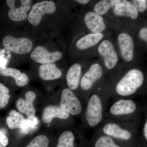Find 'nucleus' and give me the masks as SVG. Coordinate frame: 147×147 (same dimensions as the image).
<instances>
[{"instance_id":"473e14b6","label":"nucleus","mask_w":147,"mask_h":147,"mask_svg":"<svg viewBox=\"0 0 147 147\" xmlns=\"http://www.w3.org/2000/svg\"><path fill=\"white\" fill-rule=\"evenodd\" d=\"M0 147H2L1 145V144H0Z\"/></svg>"},{"instance_id":"cd10ccee","label":"nucleus","mask_w":147,"mask_h":147,"mask_svg":"<svg viewBox=\"0 0 147 147\" xmlns=\"http://www.w3.org/2000/svg\"><path fill=\"white\" fill-rule=\"evenodd\" d=\"M130 2L134 5L139 14L144 13L147 9L146 0H133L130 1Z\"/></svg>"},{"instance_id":"c756f323","label":"nucleus","mask_w":147,"mask_h":147,"mask_svg":"<svg viewBox=\"0 0 147 147\" xmlns=\"http://www.w3.org/2000/svg\"><path fill=\"white\" fill-rule=\"evenodd\" d=\"M8 139L0 130V144L3 147H6L8 145Z\"/></svg>"},{"instance_id":"20e7f679","label":"nucleus","mask_w":147,"mask_h":147,"mask_svg":"<svg viewBox=\"0 0 147 147\" xmlns=\"http://www.w3.org/2000/svg\"><path fill=\"white\" fill-rule=\"evenodd\" d=\"M118 50L114 41L106 36L96 47V53L105 72H113L119 65L120 57Z\"/></svg>"},{"instance_id":"a878e982","label":"nucleus","mask_w":147,"mask_h":147,"mask_svg":"<svg viewBox=\"0 0 147 147\" xmlns=\"http://www.w3.org/2000/svg\"><path fill=\"white\" fill-rule=\"evenodd\" d=\"M9 93V90L0 83V109L4 108L8 104L10 97Z\"/></svg>"},{"instance_id":"4468645a","label":"nucleus","mask_w":147,"mask_h":147,"mask_svg":"<svg viewBox=\"0 0 147 147\" xmlns=\"http://www.w3.org/2000/svg\"><path fill=\"white\" fill-rule=\"evenodd\" d=\"M6 3L9 8L8 17L11 21H21L28 18V12L32 7L31 0H21L19 6H17L15 0H7Z\"/></svg>"},{"instance_id":"bb28decb","label":"nucleus","mask_w":147,"mask_h":147,"mask_svg":"<svg viewBox=\"0 0 147 147\" xmlns=\"http://www.w3.org/2000/svg\"><path fill=\"white\" fill-rule=\"evenodd\" d=\"M38 123V119L35 117L31 119H26L20 128L21 131L24 134H28L37 126Z\"/></svg>"},{"instance_id":"f8f14e48","label":"nucleus","mask_w":147,"mask_h":147,"mask_svg":"<svg viewBox=\"0 0 147 147\" xmlns=\"http://www.w3.org/2000/svg\"><path fill=\"white\" fill-rule=\"evenodd\" d=\"M57 7L52 1H45L35 4L31 8L28 16L29 23L34 26L39 25L42 16L46 14H51L55 12Z\"/></svg>"},{"instance_id":"6e6552de","label":"nucleus","mask_w":147,"mask_h":147,"mask_svg":"<svg viewBox=\"0 0 147 147\" xmlns=\"http://www.w3.org/2000/svg\"><path fill=\"white\" fill-rule=\"evenodd\" d=\"M59 107L64 112L71 115H79L84 112V107L81 100L73 91L68 88L62 91Z\"/></svg>"},{"instance_id":"c85d7f7f","label":"nucleus","mask_w":147,"mask_h":147,"mask_svg":"<svg viewBox=\"0 0 147 147\" xmlns=\"http://www.w3.org/2000/svg\"><path fill=\"white\" fill-rule=\"evenodd\" d=\"M137 36L139 41H141L143 44L147 45V27L146 25L142 26L138 29Z\"/></svg>"},{"instance_id":"6ab92c4d","label":"nucleus","mask_w":147,"mask_h":147,"mask_svg":"<svg viewBox=\"0 0 147 147\" xmlns=\"http://www.w3.org/2000/svg\"><path fill=\"white\" fill-rule=\"evenodd\" d=\"M70 115L63 111L59 106L49 105L44 108L42 114V119L44 123H50L53 119H67Z\"/></svg>"},{"instance_id":"423d86ee","label":"nucleus","mask_w":147,"mask_h":147,"mask_svg":"<svg viewBox=\"0 0 147 147\" xmlns=\"http://www.w3.org/2000/svg\"><path fill=\"white\" fill-rule=\"evenodd\" d=\"M132 126L110 121L102 125L101 132L118 142H129L134 139L137 133L135 129Z\"/></svg>"},{"instance_id":"39448f33","label":"nucleus","mask_w":147,"mask_h":147,"mask_svg":"<svg viewBox=\"0 0 147 147\" xmlns=\"http://www.w3.org/2000/svg\"><path fill=\"white\" fill-rule=\"evenodd\" d=\"M105 71L100 61H95L90 64L84 71L80 81V88L83 94H90L96 84L103 79Z\"/></svg>"},{"instance_id":"2f4dec72","label":"nucleus","mask_w":147,"mask_h":147,"mask_svg":"<svg viewBox=\"0 0 147 147\" xmlns=\"http://www.w3.org/2000/svg\"><path fill=\"white\" fill-rule=\"evenodd\" d=\"M75 1L82 5H85L89 3L90 1V0H76Z\"/></svg>"},{"instance_id":"412c9836","label":"nucleus","mask_w":147,"mask_h":147,"mask_svg":"<svg viewBox=\"0 0 147 147\" xmlns=\"http://www.w3.org/2000/svg\"><path fill=\"white\" fill-rule=\"evenodd\" d=\"M116 2V0H100L95 4L92 11L103 17L112 10Z\"/></svg>"},{"instance_id":"5701e85b","label":"nucleus","mask_w":147,"mask_h":147,"mask_svg":"<svg viewBox=\"0 0 147 147\" xmlns=\"http://www.w3.org/2000/svg\"><path fill=\"white\" fill-rule=\"evenodd\" d=\"M24 116L15 110L9 112V115L7 118L6 122L11 129L21 128L22 124L25 120Z\"/></svg>"},{"instance_id":"dca6fc26","label":"nucleus","mask_w":147,"mask_h":147,"mask_svg":"<svg viewBox=\"0 0 147 147\" xmlns=\"http://www.w3.org/2000/svg\"><path fill=\"white\" fill-rule=\"evenodd\" d=\"M84 63H76L69 68L66 76L67 84L68 88L72 91L76 90L79 88L82 75L86 70Z\"/></svg>"},{"instance_id":"7ed1b4c3","label":"nucleus","mask_w":147,"mask_h":147,"mask_svg":"<svg viewBox=\"0 0 147 147\" xmlns=\"http://www.w3.org/2000/svg\"><path fill=\"white\" fill-rule=\"evenodd\" d=\"M134 34L126 29L121 30L117 37V45L120 57L124 62L129 65L136 62L138 49Z\"/></svg>"},{"instance_id":"7c9ffc66","label":"nucleus","mask_w":147,"mask_h":147,"mask_svg":"<svg viewBox=\"0 0 147 147\" xmlns=\"http://www.w3.org/2000/svg\"><path fill=\"white\" fill-rule=\"evenodd\" d=\"M143 137L145 141H147V120L146 119L145 121L144 127L143 128Z\"/></svg>"},{"instance_id":"0eeeda50","label":"nucleus","mask_w":147,"mask_h":147,"mask_svg":"<svg viewBox=\"0 0 147 147\" xmlns=\"http://www.w3.org/2000/svg\"><path fill=\"white\" fill-rule=\"evenodd\" d=\"M138 110V105L134 100L121 98L111 105L108 113L113 118L128 119L136 115Z\"/></svg>"},{"instance_id":"b1692460","label":"nucleus","mask_w":147,"mask_h":147,"mask_svg":"<svg viewBox=\"0 0 147 147\" xmlns=\"http://www.w3.org/2000/svg\"><path fill=\"white\" fill-rule=\"evenodd\" d=\"M76 137L73 131L67 130L61 134L57 147H75Z\"/></svg>"},{"instance_id":"9b49d317","label":"nucleus","mask_w":147,"mask_h":147,"mask_svg":"<svg viewBox=\"0 0 147 147\" xmlns=\"http://www.w3.org/2000/svg\"><path fill=\"white\" fill-rule=\"evenodd\" d=\"M4 47L6 50L18 55H24L31 52L33 44L30 39L25 37H14L7 35L3 40Z\"/></svg>"},{"instance_id":"a211bd4d","label":"nucleus","mask_w":147,"mask_h":147,"mask_svg":"<svg viewBox=\"0 0 147 147\" xmlns=\"http://www.w3.org/2000/svg\"><path fill=\"white\" fill-rule=\"evenodd\" d=\"M38 75L42 80L51 81L60 78L62 76V72L55 63L47 64L41 65L39 67Z\"/></svg>"},{"instance_id":"1a4fd4ad","label":"nucleus","mask_w":147,"mask_h":147,"mask_svg":"<svg viewBox=\"0 0 147 147\" xmlns=\"http://www.w3.org/2000/svg\"><path fill=\"white\" fill-rule=\"evenodd\" d=\"M111 11L113 16L119 21L134 23L139 20L140 14L130 1L116 0L115 4Z\"/></svg>"},{"instance_id":"aec40b11","label":"nucleus","mask_w":147,"mask_h":147,"mask_svg":"<svg viewBox=\"0 0 147 147\" xmlns=\"http://www.w3.org/2000/svg\"><path fill=\"white\" fill-rule=\"evenodd\" d=\"M0 74L2 76H10L15 80L18 86L23 87L28 84V76L25 73H22L16 69L9 67H3L0 69Z\"/></svg>"},{"instance_id":"9d476101","label":"nucleus","mask_w":147,"mask_h":147,"mask_svg":"<svg viewBox=\"0 0 147 147\" xmlns=\"http://www.w3.org/2000/svg\"><path fill=\"white\" fill-rule=\"evenodd\" d=\"M83 24L87 33H105L107 25L104 17L92 10L83 15Z\"/></svg>"},{"instance_id":"f3484780","label":"nucleus","mask_w":147,"mask_h":147,"mask_svg":"<svg viewBox=\"0 0 147 147\" xmlns=\"http://www.w3.org/2000/svg\"><path fill=\"white\" fill-rule=\"evenodd\" d=\"M25 99L20 98L16 102V108L21 113L25 114L28 118L32 119L35 117L36 110L34 102L36 94L32 91L27 92L25 95Z\"/></svg>"},{"instance_id":"f257e3e1","label":"nucleus","mask_w":147,"mask_h":147,"mask_svg":"<svg viewBox=\"0 0 147 147\" xmlns=\"http://www.w3.org/2000/svg\"><path fill=\"white\" fill-rule=\"evenodd\" d=\"M146 77L144 70L133 66L119 78L114 85V93L119 98H126L138 93L146 84Z\"/></svg>"},{"instance_id":"4be33fe9","label":"nucleus","mask_w":147,"mask_h":147,"mask_svg":"<svg viewBox=\"0 0 147 147\" xmlns=\"http://www.w3.org/2000/svg\"><path fill=\"white\" fill-rule=\"evenodd\" d=\"M118 142L112 137L101 133L95 139L93 147H122Z\"/></svg>"},{"instance_id":"393cba45","label":"nucleus","mask_w":147,"mask_h":147,"mask_svg":"<svg viewBox=\"0 0 147 147\" xmlns=\"http://www.w3.org/2000/svg\"><path fill=\"white\" fill-rule=\"evenodd\" d=\"M49 140L47 136L40 135L36 136L26 147H48Z\"/></svg>"},{"instance_id":"f03ea898","label":"nucleus","mask_w":147,"mask_h":147,"mask_svg":"<svg viewBox=\"0 0 147 147\" xmlns=\"http://www.w3.org/2000/svg\"><path fill=\"white\" fill-rule=\"evenodd\" d=\"M84 118L87 126L94 128L99 125L104 118L105 100L101 93L92 91L87 98Z\"/></svg>"},{"instance_id":"2eb2a0df","label":"nucleus","mask_w":147,"mask_h":147,"mask_svg":"<svg viewBox=\"0 0 147 147\" xmlns=\"http://www.w3.org/2000/svg\"><path fill=\"white\" fill-rule=\"evenodd\" d=\"M63 56L59 51L50 52L44 46H38L35 48L30 55V58L37 63L47 64L54 63L60 60Z\"/></svg>"},{"instance_id":"ddd939ff","label":"nucleus","mask_w":147,"mask_h":147,"mask_svg":"<svg viewBox=\"0 0 147 147\" xmlns=\"http://www.w3.org/2000/svg\"><path fill=\"white\" fill-rule=\"evenodd\" d=\"M105 37V33L86 34L76 40L75 46L83 55L87 54L90 51L96 50L98 45Z\"/></svg>"}]
</instances>
